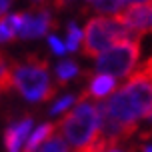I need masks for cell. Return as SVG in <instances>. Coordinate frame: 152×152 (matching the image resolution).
<instances>
[{"instance_id": "obj_1", "label": "cell", "mask_w": 152, "mask_h": 152, "mask_svg": "<svg viewBox=\"0 0 152 152\" xmlns=\"http://www.w3.org/2000/svg\"><path fill=\"white\" fill-rule=\"evenodd\" d=\"M106 110L130 134L140 130V118H152V72L144 66L106 100Z\"/></svg>"}, {"instance_id": "obj_2", "label": "cell", "mask_w": 152, "mask_h": 152, "mask_svg": "<svg viewBox=\"0 0 152 152\" xmlns=\"http://www.w3.org/2000/svg\"><path fill=\"white\" fill-rule=\"evenodd\" d=\"M82 34H84L82 54L88 58H98L100 54L110 50L114 44L142 38V34H138L130 26L122 24L116 18V14H98L90 18L84 26Z\"/></svg>"}, {"instance_id": "obj_3", "label": "cell", "mask_w": 152, "mask_h": 152, "mask_svg": "<svg viewBox=\"0 0 152 152\" xmlns=\"http://www.w3.org/2000/svg\"><path fill=\"white\" fill-rule=\"evenodd\" d=\"M58 134L64 136L74 150H84L100 136V110L98 102L76 100V106L58 120Z\"/></svg>"}, {"instance_id": "obj_4", "label": "cell", "mask_w": 152, "mask_h": 152, "mask_svg": "<svg viewBox=\"0 0 152 152\" xmlns=\"http://www.w3.org/2000/svg\"><path fill=\"white\" fill-rule=\"evenodd\" d=\"M14 88L30 102H44L56 94L48 62L36 54L14 62Z\"/></svg>"}, {"instance_id": "obj_5", "label": "cell", "mask_w": 152, "mask_h": 152, "mask_svg": "<svg viewBox=\"0 0 152 152\" xmlns=\"http://www.w3.org/2000/svg\"><path fill=\"white\" fill-rule=\"evenodd\" d=\"M138 56H140V40H128L114 44L110 50L100 54L96 58L94 70L96 74H108L114 78H126L136 68Z\"/></svg>"}, {"instance_id": "obj_6", "label": "cell", "mask_w": 152, "mask_h": 152, "mask_svg": "<svg viewBox=\"0 0 152 152\" xmlns=\"http://www.w3.org/2000/svg\"><path fill=\"white\" fill-rule=\"evenodd\" d=\"M50 28H56V20L48 12V8L34 6L30 12H26V18H24V24L18 32V38H40Z\"/></svg>"}, {"instance_id": "obj_7", "label": "cell", "mask_w": 152, "mask_h": 152, "mask_svg": "<svg viewBox=\"0 0 152 152\" xmlns=\"http://www.w3.org/2000/svg\"><path fill=\"white\" fill-rule=\"evenodd\" d=\"M122 24L130 26L138 34L152 32V2L148 4H130L128 8H122L116 14Z\"/></svg>"}, {"instance_id": "obj_8", "label": "cell", "mask_w": 152, "mask_h": 152, "mask_svg": "<svg viewBox=\"0 0 152 152\" xmlns=\"http://www.w3.org/2000/svg\"><path fill=\"white\" fill-rule=\"evenodd\" d=\"M116 88V78L114 76H108V74H96V76H90V82H88V88L80 94L78 100H100L108 96L110 92Z\"/></svg>"}, {"instance_id": "obj_9", "label": "cell", "mask_w": 152, "mask_h": 152, "mask_svg": "<svg viewBox=\"0 0 152 152\" xmlns=\"http://www.w3.org/2000/svg\"><path fill=\"white\" fill-rule=\"evenodd\" d=\"M32 128V118L30 116H24L22 120H18L14 126H8L4 130V146L8 152H18L22 140L26 138V134Z\"/></svg>"}, {"instance_id": "obj_10", "label": "cell", "mask_w": 152, "mask_h": 152, "mask_svg": "<svg viewBox=\"0 0 152 152\" xmlns=\"http://www.w3.org/2000/svg\"><path fill=\"white\" fill-rule=\"evenodd\" d=\"M56 124H40L36 130H32V134L28 136V140H26V146H24L22 152H36L38 146H42L44 142H48L50 138L56 134Z\"/></svg>"}, {"instance_id": "obj_11", "label": "cell", "mask_w": 152, "mask_h": 152, "mask_svg": "<svg viewBox=\"0 0 152 152\" xmlns=\"http://www.w3.org/2000/svg\"><path fill=\"white\" fill-rule=\"evenodd\" d=\"M38 152H72V150H70L68 142L64 140V136L58 134V130H56V134H54L48 142H44V144L40 146Z\"/></svg>"}, {"instance_id": "obj_12", "label": "cell", "mask_w": 152, "mask_h": 152, "mask_svg": "<svg viewBox=\"0 0 152 152\" xmlns=\"http://www.w3.org/2000/svg\"><path fill=\"white\" fill-rule=\"evenodd\" d=\"M78 74V66L76 62L72 60H66V62H60L56 66V76H58V84H66L68 80H72L74 76Z\"/></svg>"}, {"instance_id": "obj_13", "label": "cell", "mask_w": 152, "mask_h": 152, "mask_svg": "<svg viewBox=\"0 0 152 152\" xmlns=\"http://www.w3.org/2000/svg\"><path fill=\"white\" fill-rule=\"evenodd\" d=\"M122 4H124V0H94L92 8L102 14H114V12L118 14L122 10Z\"/></svg>"}, {"instance_id": "obj_14", "label": "cell", "mask_w": 152, "mask_h": 152, "mask_svg": "<svg viewBox=\"0 0 152 152\" xmlns=\"http://www.w3.org/2000/svg\"><path fill=\"white\" fill-rule=\"evenodd\" d=\"M16 30L10 24V16H2L0 18V44H8V42H14L16 40Z\"/></svg>"}, {"instance_id": "obj_15", "label": "cell", "mask_w": 152, "mask_h": 152, "mask_svg": "<svg viewBox=\"0 0 152 152\" xmlns=\"http://www.w3.org/2000/svg\"><path fill=\"white\" fill-rule=\"evenodd\" d=\"M80 38H84V34H80L78 30V26L74 22L68 24V40H66V48H68V52H76L78 50V46H80Z\"/></svg>"}, {"instance_id": "obj_16", "label": "cell", "mask_w": 152, "mask_h": 152, "mask_svg": "<svg viewBox=\"0 0 152 152\" xmlns=\"http://www.w3.org/2000/svg\"><path fill=\"white\" fill-rule=\"evenodd\" d=\"M74 100H78V98H74V96H62V98H58L52 106H50V114H60V112H64V110H66V108H68Z\"/></svg>"}, {"instance_id": "obj_17", "label": "cell", "mask_w": 152, "mask_h": 152, "mask_svg": "<svg viewBox=\"0 0 152 152\" xmlns=\"http://www.w3.org/2000/svg\"><path fill=\"white\" fill-rule=\"evenodd\" d=\"M48 44H50V48H52L56 54H64V52H68L66 44H64L62 40H58L56 36H48Z\"/></svg>"}, {"instance_id": "obj_18", "label": "cell", "mask_w": 152, "mask_h": 152, "mask_svg": "<svg viewBox=\"0 0 152 152\" xmlns=\"http://www.w3.org/2000/svg\"><path fill=\"white\" fill-rule=\"evenodd\" d=\"M12 4V0H0V18L4 16V12L8 10V6Z\"/></svg>"}, {"instance_id": "obj_19", "label": "cell", "mask_w": 152, "mask_h": 152, "mask_svg": "<svg viewBox=\"0 0 152 152\" xmlns=\"http://www.w3.org/2000/svg\"><path fill=\"white\" fill-rule=\"evenodd\" d=\"M52 2H54V6H56V8H64V6H68L72 0H52Z\"/></svg>"}, {"instance_id": "obj_20", "label": "cell", "mask_w": 152, "mask_h": 152, "mask_svg": "<svg viewBox=\"0 0 152 152\" xmlns=\"http://www.w3.org/2000/svg\"><path fill=\"white\" fill-rule=\"evenodd\" d=\"M124 2H130V4H148L152 0H124Z\"/></svg>"}, {"instance_id": "obj_21", "label": "cell", "mask_w": 152, "mask_h": 152, "mask_svg": "<svg viewBox=\"0 0 152 152\" xmlns=\"http://www.w3.org/2000/svg\"><path fill=\"white\" fill-rule=\"evenodd\" d=\"M34 2V6H44L46 4V0H32Z\"/></svg>"}, {"instance_id": "obj_22", "label": "cell", "mask_w": 152, "mask_h": 152, "mask_svg": "<svg viewBox=\"0 0 152 152\" xmlns=\"http://www.w3.org/2000/svg\"><path fill=\"white\" fill-rule=\"evenodd\" d=\"M142 152H152V146H144V148H142Z\"/></svg>"}, {"instance_id": "obj_23", "label": "cell", "mask_w": 152, "mask_h": 152, "mask_svg": "<svg viewBox=\"0 0 152 152\" xmlns=\"http://www.w3.org/2000/svg\"><path fill=\"white\" fill-rule=\"evenodd\" d=\"M110 152H120V150H110Z\"/></svg>"}]
</instances>
